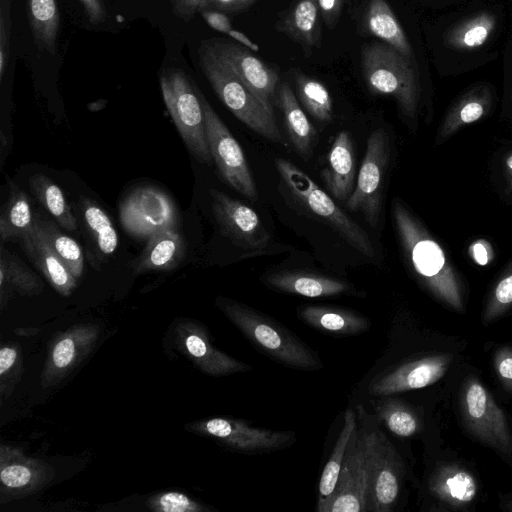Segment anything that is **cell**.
Segmentation results:
<instances>
[{
  "mask_svg": "<svg viewBox=\"0 0 512 512\" xmlns=\"http://www.w3.org/2000/svg\"><path fill=\"white\" fill-rule=\"evenodd\" d=\"M6 178L9 197L0 216L1 245L8 241H18L23 247L32 237L35 216L27 194L8 176Z\"/></svg>",
  "mask_w": 512,
  "mask_h": 512,
  "instance_id": "cell-26",
  "label": "cell"
},
{
  "mask_svg": "<svg viewBox=\"0 0 512 512\" xmlns=\"http://www.w3.org/2000/svg\"><path fill=\"white\" fill-rule=\"evenodd\" d=\"M452 361V354H436L402 363L375 377L368 391L380 397L432 385L445 375Z\"/></svg>",
  "mask_w": 512,
  "mask_h": 512,
  "instance_id": "cell-18",
  "label": "cell"
},
{
  "mask_svg": "<svg viewBox=\"0 0 512 512\" xmlns=\"http://www.w3.org/2000/svg\"><path fill=\"white\" fill-rule=\"evenodd\" d=\"M265 281L276 290L309 298L337 296L350 290L343 280L299 270L273 273Z\"/></svg>",
  "mask_w": 512,
  "mask_h": 512,
  "instance_id": "cell-24",
  "label": "cell"
},
{
  "mask_svg": "<svg viewBox=\"0 0 512 512\" xmlns=\"http://www.w3.org/2000/svg\"><path fill=\"white\" fill-rule=\"evenodd\" d=\"M210 196L216 222L234 244L248 250L267 245L269 234L253 209L215 189L210 190Z\"/></svg>",
  "mask_w": 512,
  "mask_h": 512,
  "instance_id": "cell-16",
  "label": "cell"
},
{
  "mask_svg": "<svg viewBox=\"0 0 512 512\" xmlns=\"http://www.w3.org/2000/svg\"><path fill=\"white\" fill-rule=\"evenodd\" d=\"M253 1L254 0H209V5L213 4L220 10L232 12L247 7Z\"/></svg>",
  "mask_w": 512,
  "mask_h": 512,
  "instance_id": "cell-47",
  "label": "cell"
},
{
  "mask_svg": "<svg viewBox=\"0 0 512 512\" xmlns=\"http://www.w3.org/2000/svg\"><path fill=\"white\" fill-rule=\"evenodd\" d=\"M459 406L465 429L512 466V432L507 417L477 378L468 377L463 382Z\"/></svg>",
  "mask_w": 512,
  "mask_h": 512,
  "instance_id": "cell-7",
  "label": "cell"
},
{
  "mask_svg": "<svg viewBox=\"0 0 512 512\" xmlns=\"http://www.w3.org/2000/svg\"><path fill=\"white\" fill-rule=\"evenodd\" d=\"M186 248V241L176 228L160 231L148 239L146 247L131 263L133 273L173 270L183 261Z\"/></svg>",
  "mask_w": 512,
  "mask_h": 512,
  "instance_id": "cell-23",
  "label": "cell"
},
{
  "mask_svg": "<svg viewBox=\"0 0 512 512\" xmlns=\"http://www.w3.org/2000/svg\"><path fill=\"white\" fill-rule=\"evenodd\" d=\"M28 18L33 40L37 48L57 54L60 16L56 0H27Z\"/></svg>",
  "mask_w": 512,
  "mask_h": 512,
  "instance_id": "cell-31",
  "label": "cell"
},
{
  "mask_svg": "<svg viewBox=\"0 0 512 512\" xmlns=\"http://www.w3.org/2000/svg\"><path fill=\"white\" fill-rule=\"evenodd\" d=\"M214 53L256 94L272 114L279 80L277 72L240 45L226 41L208 42Z\"/></svg>",
  "mask_w": 512,
  "mask_h": 512,
  "instance_id": "cell-20",
  "label": "cell"
},
{
  "mask_svg": "<svg viewBox=\"0 0 512 512\" xmlns=\"http://www.w3.org/2000/svg\"><path fill=\"white\" fill-rule=\"evenodd\" d=\"M22 249L60 295L69 296L74 291L78 279L49 245L35 219L32 237Z\"/></svg>",
  "mask_w": 512,
  "mask_h": 512,
  "instance_id": "cell-25",
  "label": "cell"
},
{
  "mask_svg": "<svg viewBox=\"0 0 512 512\" xmlns=\"http://www.w3.org/2000/svg\"><path fill=\"white\" fill-rule=\"evenodd\" d=\"M493 364L502 386L512 393V346H504L495 351Z\"/></svg>",
  "mask_w": 512,
  "mask_h": 512,
  "instance_id": "cell-42",
  "label": "cell"
},
{
  "mask_svg": "<svg viewBox=\"0 0 512 512\" xmlns=\"http://www.w3.org/2000/svg\"><path fill=\"white\" fill-rule=\"evenodd\" d=\"M295 84L300 102L306 111L320 121H331L333 103L327 88L320 81L302 73L295 74Z\"/></svg>",
  "mask_w": 512,
  "mask_h": 512,
  "instance_id": "cell-36",
  "label": "cell"
},
{
  "mask_svg": "<svg viewBox=\"0 0 512 512\" xmlns=\"http://www.w3.org/2000/svg\"><path fill=\"white\" fill-rule=\"evenodd\" d=\"M55 471L49 463L26 455L20 448L1 444L0 485L2 501L27 496L46 486Z\"/></svg>",
  "mask_w": 512,
  "mask_h": 512,
  "instance_id": "cell-17",
  "label": "cell"
},
{
  "mask_svg": "<svg viewBox=\"0 0 512 512\" xmlns=\"http://www.w3.org/2000/svg\"><path fill=\"white\" fill-rule=\"evenodd\" d=\"M199 65L213 90L242 123L260 136L280 142L282 136L274 114L256 94L214 53L208 42L198 49Z\"/></svg>",
  "mask_w": 512,
  "mask_h": 512,
  "instance_id": "cell-3",
  "label": "cell"
},
{
  "mask_svg": "<svg viewBox=\"0 0 512 512\" xmlns=\"http://www.w3.org/2000/svg\"><path fill=\"white\" fill-rule=\"evenodd\" d=\"M506 22L502 0H471L445 13L428 32L435 68L452 76L491 63L499 56Z\"/></svg>",
  "mask_w": 512,
  "mask_h": 512,
  "instance_id": "cell-1",
  "label": "cell"
},
{
  "mask_svg": "<svg viewBox=\"0 0 512 512\" xmlns=\"http://www.w3.org/2000/svg\"><path fill=\"white\" fill-rule=\"evenodd\" d=\"M42 280L15 254L1 245L0 249V299L4 307L12 293L34 296L42 292Z\"/></svg>",
  "mask_w": 512,
  "mask_h": 512,
  "instance_id": "cell-30",
  "label": "cell"
},
{
  "mask_svg": "<svg viewBox=\"0 0 512 512\" xmlns=\"http://www.w3.org/2000/svg\"><path fill=\"white\" fill-rule=\"evenodd\" d=\"M100 336L96 324H77L57 333L49 342L47 357L41 373V384H58L92 351Z\"/></svg>",
  "mask_w": 512,
  "mask_h": 512,
  "instance_id": "cell-14",
  "label": "cell"
},
{
  "mask_svg": "<svg viewBox=\"0 0 512 512\" xmlns=\"http://www.w3.org/2000/svg\"><path fill=\"white\" fill-rule=\"evenodd\" d=\"M216 305L254 346L275 361L306 371L322 367L308 345L270 317L229 298L218 297Z\"/></svg>",
  "mask_w": 512,
  "mask_h": 512,
  "instance_id": "cell-2",
  "label": "cell"
},
{
  "mask_svg": "<svg viewBox=\"0 0 512 512\" xmlns=\"http://www.w3.org/2000/svg\"><path fill=\"white\" fill-rule=\"evenodd\" d=\"M373 405L378 418L395 435L410 437L418 432L419 418L404 402L389 396H380Z\"/></svg>",
  "mask_w": 512,
  "mask_h": 512,
  "instance_id": "cell-34",
  "label": "cell"
},
{
  "mask_svg": "<svg viewBox=\"0 0 512 512\" xmlns=\"http://www.w3.org/2000/svg\"><path fill=\"white\" fill-rule=\"evenodd\" d=\"M372 475L368 511L387 512L395 506L401 489L402 463L396 449L377 427L371 425Z\"/></svg>",
  "mask_w": 512,
  "mask_h": 512,
  "instance_id": "cell-15",
  "label": "cell"
},
{
  "mask_svg": "<svg viewBox=\"0 0 512 512\" xmlns=\"http://www.w3.org/2000/svg\"><path fill=\"white\" fill-rule=\"evenodd\" d=\"M201 15L205 22L216 31L227 34L232 29L229 18L219 11L204 9L201 11Z\"/></svg>",
  "mask_w": 512,
  "mask_h": 512,
  "instance_id": "cell-45",
  "label": "cell"
},
{
  "mask_svg": "<svg viewBox=\"0 0 512 512\" xmlns=\"http://www.w3.org/2000/svg\"><path fill=\"white\" fill-rule=\"evenodd\" d=\"M356 156L352 138L347 131L335 137L327 154V166L321 176L332 196L347 201L354 190Z\"/></svg>",
  "mask_w": 512,
  "mask_h": 512,
  "instance_id": "cell-22",
  "label": "cell"
},
{
  "mask_svg": "<svg viewBox=\"0 0 512 512\" xmlns=\"http://www.w3.org/2000/svg\"><path fill=\"white\" fill-rule=\"evenodd\" d=\"M435 2L437 4L443 5L444 7L458 5L462 2V0H428Z\"/></svg>",
  "mask_w": 512,
  "mask_h": 512,
  "instance_id": "cell-52",
  "label": "cell"
},
{
  "mask_svg": "<svg viewBox=\"0 0 512 512\" xmlns=\"http://www.w3.org/2000/svg\"><path fill=\"white\" fill-rule=\"evenodd\" d=\"M390 157V141L383 128L372 131L357 175L356 186L346 201L351 211H360L371 227L379 222L384 175Z\"/></svg>",
  "mask_w": 512,
  "mask_h": 512,
  "instance_id": "cell-11",
  "label": "cell"
},
{
  "mask_svg": "<svg viewBox=\"0 0 512 512\" xmlns=\"http://www.w3.org/2000/svg\"><path fill=\"white\" fill-rule=\"evenodd\" d=\"M368 31L396 49L417 68L414 48L398 18L385 0H370L365 14Z\"/></svg>",
  "mask_w": 512,
  "mask_h": 512,
  "instance_id": "cell-27",
  "label": "cell"
},
{
  "mask_svg": "<svg viewBox=\"0 0 512 512\" xmlns=\"http://www.w3.org/2000/svg\"><path fill=\"white\" fill-rule=\"evenodd\" d=\"M372 475L371 425L358 422L354 431L335 490L318 512H368Z\"/></svg>",
  "mask_w": 512,
  "mask_h": 512,
  "instance_id": "cell-8",
  "label": "cell"
},
{
  "mask_svg": "<svg viewBox=\"0 0 512 512\" xmlns=\"http://www.w3.org/2000/svg\"><path fill=\"white\" fill-rule=\"evenodd\" d=\"M29 187L40 204L64 229L75 231L77 221L60 187L49 177L36 173L29 177Z\"/></svg>",
  "mask_w": 512,
  "mask_h": 512,
  "instance_id": "cell-33",
  "label": "cell"
},
{
  "mask_svg": "<svg viewBox=\"0 0 512 512\" xmlns=\"http://www.w3.org/2000/svg\"><path fill=\"white\" fill-rule=\"evenodd\" d=\"M506 163H507L508 167L512 169V156H510V157L507 159V162H506Z\"/></svg>",
  "mask_w": 512,
  "mask_h": 512,
  "instance_id": "cell-53",
  "label": "cell"
},
{
  "mask_svg": "<svg viewBox=\"0 0 512 512\" xmlns=\"http://www.w3.org/2000/svg\"><path fill=\"white\" fill-rule=\"evenodd\" d=\"M429 491L446 509L463 510L478 494V483L467 469L458 464L439 465L429 481Z\"/></svg>",
  "mask_w": 512,
  "mask_h": 512,
  "instance_id": "cell-21",
  "label": "cell"
},
{
  "mask_svg": "<svg viewBox=\"0 0 512 512\" xmlns=\"http://www.w3.org/2000/svg\"><path fill=\"white\" fill-rule=\"evenodd\" d=\"M147 507L156 512H203L209 509L188 495L178 491H166L150 497Z\"/></svg>",
  "mask_w": 512,
  "mask_h": 512,
  "instance_id": "cell-40",
  "label": "cell"
},
{
  "mask_svg": "<svg viewBox=\"0 0 512 512\" xmlns=\"http://www.w3.org/2000/svg\"><path fill=\"white\" fill-rule=\"evenodd\" d=\"M173 15L184 21L190 22L197 12L209 6V0H170Z\"/></svg>",
  "mask_w": 512,
  "mask_h": 512,
  "instance_id": "cell-43",
  "label": "cell"
},
{
  "mask_svg": "<svg viewBox=\"0 0 512 512\" xmlns=\"http://www.w3.org/2000/svg\"><path fill=\"white\" fill-rule=\"evenodd\" d=\"M361 68L373 93L394 97L405 115L414 114L420 83L412 62L388 44L374 43L362 48Z\"/></svg>",
  "mask_w": 512,
  "mask_h": 512,
  "instance_id": "cell-5",
  "label": "cell"
},
{
  "mask_svg": "<svg viewBox=\"0 0 512 512\" xmlns=\"http://www.w3.org/2000/svg\"><path fill=\"white\" fill-rule=\"evenodd\" d=\"M189 429L216 438L232 449L249 453L282 449L295 440L294 432L256 428L232 418L201 420L189 424Z\"/></svg>",
  "mask_w": 512,
  "mask_h": 512,
  "instance_id": "cell-13",
  "label": "cell"
},
{
  "mask_svg": "<svg viewBox=\"0 0 512 512\" xmlns=\"http://www.w3.org/2000/svg\"><path fill=\"white\" fill-rule=\"evenodd\" d=\"M318 1L300 0L284 20V32L306 47H312L316 39Z\"/></svg>",
  "mask_w": 512,
  "mask_h": 512,
  "instance_id": "cell-37",
  "label": "cell"
},
{
  "mask_svg": "<svg viewBox=\"0 0 512 512\" xmlns=\"http://www.w3.org/2000/svg\"><path fill=\"white\" fill-rule=\"evenodd\" d=\"M22 372L21 351L17 343L5 344L0 349V393L8 397Z\"/></svg>",
  "mask_w": 512,
  "mask_h": 512,
  "instance_id": "cell-39",
  "label": "cell"
},
{
  "mask_svg": "<svg viewBox=\"0 0 512 512\" xmlns=\"http://www.w3.org/2000/svg\"><path fill=\"white\" fill-rule=\"evenodd\" d=\"M204 111L209 149L222 178L251 201L258 193L244 152L204 95L198 90Z\"/></svg>",
  "mask_w": 512,
  "mask_h": 512,
  "instance_id": "cell-10",
  "label": "cell"
},
{
  "mask_svg": "<svg viewBox=\"0 0 512 512\" xmlns=\"http://www.w3.org/2000/svg\"><path fill=\"white\" fill-rule=\"evenodd\" d=\"M504 68L510 100L512 103V37L508 40L505 47Z\"/></svg>",
  "mask_w": 512,
  "mask_h": 512,
  "instance_id": "cell-48",
  "label": "cell"
},
{
  "mask_svg": "<svg viewBox=\"0 0 512 512\" xmlns=\"http://www.w3.org/2000/svg\"><path fill=\"white\" fill-rule=\"evenodd\" d=\"M299 317L314 329L334 335H354L367 331L370 321L350 309L308 305L298 310Z\"/></svg>",
  "mask_w": 512,
  "mask_h": 512,
  "instance_id": "cell-28",
  "label": "cell"
},
{
  "mask_svg": "<svg viewBox=\"0 0 512 512\" xmlns=\"http://www.w3.org/2000/svg\"><path fill=\"white\" fill-rule=\"evenodd\" d=\"M120 220L124 229L139 239L174 229L178 212L174 201L164 191L153 186L133 190L120 205Z\"/></svg>",
  "mask_w": 512,
  "mask_h": 512,
  "instance_id": "cell-12",
  "label": "cell"
},
{
  "mask_svg": "<svg viewBox=\"0 0 512 512\" xmlns=\"http://www.w3.org/2000/svg\"><path fill=\"white\" fill-rule=\"evenodd\" d=\"M278 104L283 113L289 140L304 160L311 157L316 131L300 107L288 83H283L278 92Z\"/></svg>",
  "mask_w": 512,
  "mask_h": 512,
  "instance_id": "cell-29",
  "label": "cell"
},
{
  "mask_svg": "<svg viewBox=\"0 0 512 512\" xmlns=\"http://www.w3.org/2000/svg\"><path fill=\"white\" fill-rule=\"evenodd\" d=\"M393 215L399 237L415 271L446 303L462 311L463 304L458 290L444 280L442 272L445 257L440 246L425 235L399 202L393 205Z\"/></svg>",
  "mask_w": 512,
  "mask_h": 512,
  "instance_id": "cell-9",
  "label": "cell"
},
{
  "mask_svg": "<svg viewBox=\"0 0 512 512\" xmlns=\"http://www.w3.org/2000/svg\"><path fill=\"white\" fill-rule=\"evenodd\" d=\"M227 34L243 46L249 48L250 50L254 52L259 51V46L256 43H254L251 39H249L243 32L232 28Z\"/></svg>",
  "mask_w": 512,
  "mask_h": 512,
  "instance_id": "cell-49",
  "label": "cell"
},
{
  "mask_svg": "<svg viewBox=\"0 0 512 512\" xmlns=\"http://www.w3.org/2000/svg\"><path fill=\"white\" fill-rule=\"evenodd\" d=\"M321 15L328 26H332L337 21L344 0H317Z\"/></svg>",
  "mask_w": 512,
  "mask_h": 512,
  "instance_id": "cell-46",
  "label": "cell"
},
{
  "mask_svg": "<svg viewBox=\"0 0 512 512\" xmlns=\"http://www.w3.org/2000/svg\"><path fill=\"white\" fill-rule=\"evenodd\" d=\"M176 344L202 372L220 377L245 372L252 367L225 352L210 342L207 330L194 321H182L175 328Z\"/></svg>",
  "mask_w": 512,
  "mask_h": 512,
  "instance_id": "cell-19",
  "label": "cell"
},
{
  "mask_svg": "<svg viewBox=\"0 0 512 512\" xmlns=\"http://www.w3.org/2000/svg\"><path fill=\"white\" fill-rule=\"evenodd\" d=\"M275 166L293 201L302 210L328 225L361 254L375 257V249L367 232L344 213L304 171L282 158L275 159Z\"/></svg>",
  "mask_w": 512,
  "mask_h": 512,
  "instance_id": "cell-4",
  "label": "cell"
},
{
  "mask_svg": "<svg viewBox=\"0 0 512 512\" xmlns=\"http://www.w3.org/2000/svg\"><path fill=\"white\" fill-rule=\"evenodd\" d=\"M84 222L104 255L113 254L118 245V235L110 218L96 203L84 198L82 202Z\"/></svg>",
  "mask_w": 512,
  "mask_h": 512,
  "instance_id": "cell-38",
  "label": "cell"
},
{
  "mask_svg": "<svg viewBox=\"0 0 512 512\" xmlns=\"http://www.w3.org/2000/svg\"><path fill=\"white\" fill-rule=\"evenodd\" d=\"M357 427L358 420L354 411L347 409L344 415L342 429L320 477L316 510L327 502L335 490L350 439Z\"/></svg>",
  "mask_w": 512,
  "mask_h": 512,
  "instance_id": "cell-32",
  "label": "cell"
},
{
  "mask_svg": "<svg viewBox=\"0 0 512 512\" xmlns=\"http://www.w3.org/2000/svg\"><path fill=\"white\" fill-rule=\"evenodd\" d=\"M473 256H474L475 261L479 265L484 266L488 262L487 251H486L485 247L483 246V244H481V243L474 244V246H473Z\"/></svg>",
  "mask_w": 512,
  "mask_h": 512,
  "instance_id": "cell-50",
  "label": "cell"
},
{
  "mask_svg": "<svg viewBox=\"0 0 512 512\" xmlns=\"http://www.w3.org/2000/svg\"><path fill=\"white\" fill-rule=\"evenodd\" d=\"M160 88L166 108L190 153L197 161L211 164L203 107L197 87L180 68L160 73Z\"/></svg>",
  "mask_w": 512,
  "mask_h": 512,
  "instance_id": "cell-6",
  "label": "cell"
},
{
  "mask_svg": "<svg viewBox=\"0 0 512 512\" xmlns=\"http://www.w3.org/2000/svg\"><path fill=\"white\" fill-rule=\"evenodd\" d=\"M11 2L0 0V81L9 63L11 50Z\"/></svg>",
  "mask_w": 512,
  "mask_h": 512,
  "instance_id": "cell-41",
  "label": "cell"
},
{
  "mask_svg": "<svg viewBox=\"0 0 512 512\" xmlns=\"http://www.w3.org/2000/svg\"><path fill=\"white\" fill-rule=\"evenodd\" d=\"M35 223L58 257L65 263L72 274L79 279L84 269V257L79 244L73 238L62 233L58 226L50 220L36 215Z\"/></svg>",
  "mask_w": 512,
  "mask_h": 512,
  "instance_id": "cell-35",
  "label": "cell"
},
{
  "mask_svg": "<svg viewBox=\"0 0 512 512\" xmlns=\"http://www.w3.org/2000/svg\"><path fill=\"white\" fill-rule=\"evenodd\" d=\"M500 507L503 510H510L512 508V495H506L501 498ZM512 511V510H511Z\"/></svg>",
  "mask_w": 512,
  "mask_h": 512,
  "instance_id": "cell-51",
  "label": "cell"
},
{
  "mask_svg": "<svg viewBox=\"0 0 512 512\" xmlns=\"http://www.w3.org/2000/svg\"><path fill=\"white\" fill-rule=\"evenodd\" d=\"M83 7L89 24L101 25L107 19L108 12L103 0H78Z\"/></svg>",
  "mask_w": 512,
  "mask_h": 512,
  "instance_id": "cell-44",
  "label": "cell"
}]
</instances>
